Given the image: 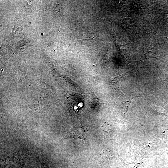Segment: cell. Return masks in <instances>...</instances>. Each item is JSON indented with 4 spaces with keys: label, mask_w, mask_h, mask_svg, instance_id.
<instances>
[{
    "label": "cell",
    "mask_w": 168,
    "mask_h": 168,
    "mask_svg": "<svg viewBox=\"0 0 168 168\" xmlns=\"http://www.w3.org/2000/svg\"><path fill=\"white\" fill-rule=\"evenodd\" d=\"M128 72L117 76L111 77L110 76L107 78V83L110 89L114 92L120 96H124L125 95L120 91L119 88V82L121 79L124 77Z\"/></svg>",
    "instance_id": "cell-1"
},
{
    "label": "cell",
    "mask_w": 168,
    "mask_h": 168,
    "mask_svg": "<svg viewBox=\"0 0 168 168\" xmlns=\"http://www.w3.org/2000/svg\"><path fill=\"white\" fill-rule=\"evenodd\" d=\"M87 132V129L85 127H77L73 129L63 139L70 138H78L85 141L86 138Z\"/></svg>",
    "instance_id": "cell-2"
},
{
    "label": "cell",
    "mask_w": 168,
    "mask_h": 168,
    "mask_svg": "<svg viewBox=\"0 0 168 168\" xmlns=\"http://www.w3.org/2000/svg\"><path fill=\"white\" fill-rule=\"evenodd\" d=\"M164 78V80L166 82H168V72H165L163 74V76Z\"/></svg>",
    "instance_id": "cell-3"
}]
</instances>
